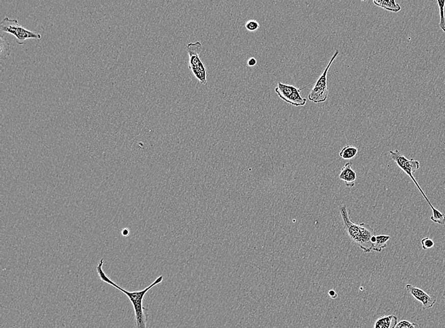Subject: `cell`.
<instances>
[{
    "label": "cell",
    "mask_w": 445,
    "mask_h": 328,
    "mask_svg": "<svg viewBox=\"0 0 445 328\" xmlns=\"http://www.w3.org/2000/svg\"><path fill=\"white\" fill-rule=\"evenodd\" d=\"M103 262L104 259H101L96 267L97 274H98L100 280L107 283V284L117 288V290H120V292L124 293L127 296L130 301L132 305L133 306L134 312H135L136 328H147V320H148V314H147V312L148 310L143 307L144 298L148 291L155 287V286L160 284L162 282L163 277L160 276L158 277L153 283H152L151 285L144 290L130 292V291L123 289V288L117 285V283L113 282L107 276L103 270H102Z\"/></svg>",
    "instance_id": "cell-1"
},
{
    "label": "cell",
    "mask_w": 445,
    "mask_h": 328,
    "mask_svg": "<svg viewBox=\"0 0 445 328\" xmlns=\"http://www.w3.org/2000/svg\"><path fill=\"white\" fill-rule=\"evenodd\" d=\"M339 212L343 220L344 229L350 240L356 244L364 253H369L373 251L372 238L375 235L373 228L365 223L357 224L352 222L350 219L346 204L339 206Z\"/></svg>",
    "instance_id": "cell-2"
},
{
    "label": "cell",
    "mask_w": 445,
    "mask_h": 328,
    "mask_svg": "<svg viewBox=\"0 0 445 328\" xmlns=\"http://www.w3.org/2000/svg\"><path fill=\"white\" fill-rule=\"evenodd\" d=\"M389 154H390L391 159L394 160L400 169H401L408 176L410 177L413 183L415 184L416 187L420 190V193L422 194L424 198L427 201L432 211H433V215L430 217L431 220L434 223H436V224L441 225H444L445 224V214L441 213L438 210L434 208L431 201L429 200L427 196L426 195V194L424 193L423 190L421 189L420 185H418L417 181H416L414 176H413V173L420 169V162L413 159H408L398 150L389 151Z\"/></svg>",
    "instance_id": "cell-3"
},
{
    "label": "cell",
    "mask_w": 445,
    "mask_h": 328,
    "mask_svg": "<svg viewBox=\"0 0 445 328\" xmlns=\"http://www.w3.org/2000/svg\"><path fill=\"white\" fill-rule=\"evenodd\" d=\"M186 49L189 56V67L192 74L202 85H206L207 69L206 66L200 57V54L203 49L202 43L200 41L189 43L187 46Z\"/></svg>",
    "instance_id": "cell-4"
},
{
    "label": "cell",
    "mask_w": 445,
    "mask_h": 328,
    "mask_svg": "<svg viewBox=\"0 0 445 328\" xmlns=\"http://www.w3.org/2000/svg\"><path fill=\"white\" fill-rule=\"evenodd\" d=\"M0 31L1 33H7L14 36L19 45H23L28 39L39 40L41 39V34L26 29L19 24L17 19H11L9 17H5L2 20L0 24Z\"/></svg>",
    "instance_id": "cell-5"
},
{
    "label": "cell",
    "mask_w": 445,
    "mask_h": 328,
    "mask_svg": "<svg viewBox=\"0 0 445 328\" xmlns=\"http://www.w3.org/2000/svg\"><path fill=\"white\" fill-rule=\"evenodd\" d=\"M338 54L339 51L338 49H336L330 62H329L327 67H326L323 73L321 74L320 77L319 78L314 86H313L312 90L310 91L309 96H308V98H309L310 101L315 102V103H321V102H325L327 100L328 96L327 74L328 70L330 69L331 65H332L334 60L336 59Z\"/></svg>",
    "instance_id": "cell-6"
},
{
    "label": "cell",
    "mask_w": 445,
    "mask_h": 328,
    "mask_svg": "<svg viewBox=\"0 0 445 328\" xmlns=\"http://www.w3.org/2000/svg\"><path fill=\"white\" fill-rule=\"evenodd\" d=\"M405 288L408 293H409L415 300L422 304L423 308L425 310L433 308L434 304L436 303L437 297L435 295H429L421 288L413 287L410 284H407Z\"/></svg>",
    "instance_id": "cell-7"
},
{
    "label": "cell",
    "mask_w": 445,
    "mask_h": 328,
    "mask_svg": "<svg viewBox=\"0 0 445 328\" xmlns=\"http://www.w3.org/2000/svg\"><path fill=\"white\" fill-rule=\"evenodd\" d=\"M352 162H347L342 167L338 176L339 180L343 181L345 185L348 188L354 187L355 185V181L357 180L356 172L352 169Z\"/></svg>",
    "instance_id": "cell-8"
},
{
    "label": "cell",
    "mask_w": 445,
    "mask_h": 328,
    "mask_svg": "<svg viewBox=\"0 0 445 328\" xmlns=\"http://www.w3.org/2000/svg\"><path fill=\"white\" fill-rule=\"evenodd\" d=\"M296 86L279 82L275 88V91L279 98L288 103L292 94L296 90Z\"/></svg>",
    "instance_id": "cell-9"
},
{
    "label": "cell",
    "mask_w": 445,
    "mask_h": 328,
    "mask_svg": "<svg viewBox=\"0 0 445 328\" xmlns=\"http://www.w3.org/2000/svg\"><path fill=\"white\" fill-rule=\"evenodd\" d=\"M398 323V317L395 315H388L379 317L376 320L373 328H395Z\"/></svg>",
    "instance_id": "cell-10"
},
{
    "label": "cell",
    "mask_w": 445,
    "mask_h": 328,
    "mask_svg": "<svg viewBox=\"0 0 445 328\" xmlns=\"http://www.w3.org/2000/svg\"><path fill=\"white\" fill-rule=\"evenodd\" d=\"M373 3L378 7L392 12H399L402 9L396 0H375Z\"/></svg>",
    "instance_id": "cell-11"
},
{
    "label": "cell",
    "mask_w": 445,
    "mask_h": 328,
    "mask_svg": "<svg viewBox=\"0 0 445 328\" xmlns=\"http://www.w3.org/2000/svg\"><path fill=\"white\" fill-rule=\"evenodd\" d=\"M390 236L386 235H375L372 238L373 251L380 253L387 247V242L390 240Z\"/></svg>",
    "instance_id": "cell-12"
},
{
    "label": "cell",
    "mask_w": 445,
    "mask_h": 328,
    "mask_svg": "<svg viewBox=\"0 0 445 328\" xmlns=\"http://www.w3.org/2000/svg\"><path fill=\"white\" fill-rule=\"evenodd\" d=\"M0 42H1V44H0V57H1V61H4V60H6L11 54V45H10L8 39L4 35V33H1Z\"/></svg>",
    "instance_id": "cell-13"
},
{
    "label": "cell",
    "mask_w": 445,
    "mask_h": 328,
    "mask_svg": "<svg viewBox=\"0 0 445 328\" xmlns=\"http://www.w3.org/2000/svg\"><path fill=\"white\" fill-rule=\"evenodd\" d=\"M301 89L297 88L290 98L288 103L296 107L304 106L307 102V99L303 98L301 96Z\"/></svg>",
    "instance_id": "cell-14"
},
{
    "label": "cell",
    "mask_w": 445,
    "mask_h": 328,
    "mask_svg": "<svg viewBox=\"0 0 445 328\" xmlns=\"http://www.w3.org/2000/svg\"><path fill=\"white\" fill-rule=\"evenodd\" d=\"M359 152L357 148L351 145H346L339 152V156L344 160L354 159Z\"/></svg>",
    "instance_id": "cell-15"
},
{
    "label": "cell",
    "mask_w": 445,
    "mask_h": 328,
    "mask_svg": "<svg viewBox=\"0 0 445 328\" xmlns=\"http://www.w3.org/2000/svg\"><path fill=\"white\" fill-rule=\"evenodd\" d=\"M438 4L439 10V15H440V22H439V26L441 28V30L445 33V15H444V7L445 1H440L438 0Z\"/></svg>",
    "instance_id": "cell-16"
},
{
    "label": "cell",
    "mask_w": 445,
    "mask_h": 328,
    "mask_svg": "<svg viewBox=\"0 0 445 328\" xmlns=\"http://www.w3.org/2000/svg\"><path fill=\"white\" fill-rule=\"evenodd\" d=\"M395 328H420V327L417 323L409 322L407 320H402V321L398 322Z\"/></svg>",
    "instance_id": "cell-17"
},
{
    "label": "cell",
    "mask_w": 445,
    "mask_h": 328,
    "mask_svg": "<svg viewBox=\"0 0 445 328\" xmlns=\"http://www.w3.org/2000/svg\"><path fill=\"white\" fill-rule=\"evenodd\" d=\"M260 27L259 23L255 20H250L247 21L246 23V28L247 31L250 32H255Z\"/></svg>",
    "instance_id": "cell-18"
},
{
    "label": "cell",
    "mask_w": 445,
    "mask_h": 328,
    "mask_svg": "<svg viewBox=\"0 0 445 328\" xmlns=\"http://www.w3.org/2000/svg\"><path fill=\"white\" fill-rule=\"evenodd\" d=\"M421 245H422V248L424 250H427V249H431L432 248H433L434 246V241L429 237L423 238V240H421Z\"/></svg>",
    "instance_id": "cell-19"
},
{
    "label": "cell",
    "mask_w": 445,
    "mask_h": 328,
    "mask_svg": "<svg viewBox=\"0 0 445 328\" xmlns=\"http://www.w3.org/2000/svg\"><path fill=\"white\" fill-rule=\"evenodd\" d=\"M257 64V60L254 57H251L247 61V66L249 67H253Z\"/></svg>",
    "instance_id": "cell-20"
},
{
    "label": "cell",
    "mask_w": 445,
    "mask_h": 328,
    "mask_svg": "<svg viewBox=\"0 0 445 328\" xmlns=\"http://www.w3.org/2000/svg\"><path fill=\"white\" fill-rule=\"evenodd\" d=\"M328 295L331 299H336L337 296H338V294H337L336 292L334 290H330L329 291Z\"/></svg>",
    "instance_id": "cell-21"
},
{
    "label": "cell",
    "mask_w": 445,
    "mask_h": 328,
    "mask_svg": "<svg viewBox=\"0 0 445 328\" xmlns=\"http://www.w3.org/2000/svg\"><path fill=\"white\" fill-rule=\"evenodd\" d=\"M122 234L123 235H127L128 234V230L127 229H125L122 231Z\"/></svg>",
    "instance_id": "cell-22"
}]
</instances>
